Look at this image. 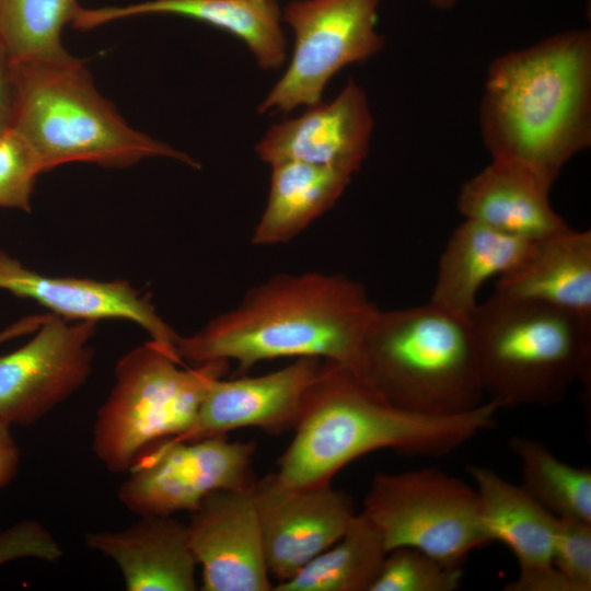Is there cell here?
Returning a JSON list of instances; mask_svg holds the SVG:
<instances>
[{"mask_svg": "<svg viewBox=\"0 0 591 591\" xmlns=\"http://www.w3.org/2000/svg\"><path fill=\"white\" fill-rule=\"evenodd\" d=\"M182 364L175 352L151 339L119 358L92 434V450L109 472H128L151 444L185 434L210 384L224 376L230 362Z\"/></svg>", "mask_w": 591, "mask_h": 591, "instance_id": "52a82bcc", "label": "cell"}, {"mask_svg": "<svg viewBox=\"0 0 591 591\" xmlns=\"http://www.w3.org/2000/svg\"><path fill=\"white\" fill-rule=\"evenodd\" d=\"M462 579L461 566L417 548L397 547L387 552L370 591H455Z\"/></svg>", "mask_w": 591, "mask_h": 591, "instance_id": "4316f807", "label": "cell"}, {"mask_svg": "<svg viewBox=\"0 0 591 591\" xmlns=\"http://www.w3.org/2000/svg\"><path fill=\"white\" fill-rule=\"evenodd\" d=\"M78 0H0V39L11 59L63 60L61 34L72 23Z\"/></svg>", "mask_w": 591, "mask_h": 591, "instance_id": "484cf974", "label": "cell"}, {"mask_svg": "<svg viewBox=\"0 0 591 591\" xmlns=\"http://www.w3.org/2000/svg\"><path fill=\"white\" fill-rule=\"evenodd\" d=\"M387 554L383 540L360 512L344 534L275 591H370Z\"/></svg>", "mask_w": 591, "mask_h": 591, "instance_id": "cb8c5ba5", "label": "cell"}, {"mask_svg": "<svg viewBox=\"0 0 591 591\" xmlns=\"http://www.w3.org/2000/svg\"><path fill=\"white\" fill-rule=\"evenodd\" d=\"M257 1H264V0H257Z\"/></svg>", "mask_w": 591, "mask_h": 591, "instance_id": "d590c367", "label": "cell"}, {"mask_svg": "<svg viewBox=\"0 0 591 591\" xmlns=\"http://www.w3.org/2000/svg\"><path fill=\"white\" fill-rule=\"evenodd\" d=\"M554 567L576 588L591 590V523L558 518L553 543Z\"/></svg>", "mask_w": 591, "mask_h": 591, "instance_id": "f1b7e54d", "label": "cell"}, {"mask_svg": "<svg viewBox=\"0 0 591 591\" xmlns=\"http://www.w3.org/2000/svg\"><path fill=\"white\" fill-rule=\"evenodd\" d=\"M323 364V359L300 357L266 374L219 378L206 392L194 426L174 438L196 440L247 427L273 436L294 429Z\"/></svg>", "mask_w": 591, "mask_h": 591, "instance_id": "5bb4252c", "label": "cell"}, {"mask_svg": "<svg viewBox=\"0 0 591 591\" xmlns=\"http://www.w3.org/2000/svg\"><path fill=\"white\" fill-rule=\"evenodd\" d=\"M521 465L520 486L557 518L591 523V471L559 460L542 442L521 436L509 439Z\"/></svg>", "mask_w": 591, "mask_h": 591, "instance_id": "d4e9b609", "label": "cell"}, {"mask_svg": "<svg viewBox=\"0 0 591 591\" xmlns=\"http://www.w3.org/2000/svg\"><path fill=\"white\" fill-rule=\"evenodd\" d=\"M256 448L254 441H230L227 434L162 439L139 454L118 498L140 517L193 512L215 491L254 488Z\"/></svg>", "mask_w": 591, "mask_h": 591, "instance_id": "30bf717a", "label": "cell"}, {"mask_svg": "<svg viewBox=\"0 0 591 591\" xmlns=\"http://www.w3.org/2000/svg\"><path fill=\"white\" fill-rule=\"evenodd\" d=\"M431 5L439 10H448L455 5L457 0H427Z\"/></svg>", "mask_w": 591, "mask_h": 591, "instance_id": "e575fe53", "label": "cell"}, {"mask_svg": "<svg viewBox=\"0 0 591 591\" xmlns=\"http://www.w3.org/2000/svg\"><path fill=\"white\" fill-rule=\"evenodd\" d=\"M85 544L117 565L128 591L198 589L187 524L173 515H144L120 531L91 532Z\"/></svg>", "mask_w": 591, "mask_h": 591, "instance_id": "e0dca14e", "label": "cell"}, {"mask_svg": "<svg viewBox=\"0 0 591 591\" xmlns=\"http://www.w3.org/2000/svg\"><path fill=\"white\" fill-rule=\"evenodd\" d=\"M491 161L553 186L591 146V32L569 30L495 58L479 105Z\"/></svg>", "mask_w": 591, "mask_h": 591, "instance_id": "7a4b0ae2", "label": "cell"}, {"mask_svg": "<svg viewBox=\"0 0 591 591\" xmlns=\"http://www.w3.org/2000/svg\"><path fill=\"white\" fill-rule=\"evenodd\" d=\"M402 409L455 416L486 402L470 317L430 302L379 310L351 372Z\"/></svg>", "mask_w": 591, "mask_h": 591, "instance_id": "5b68a950", "label": "cell"}, {"mask_svg": "<svg viewBox=\"0 0 591 591\" xmlns=\"http://www.w3.org/2000/svg\"><path fill=\"white\" fill-rule=\"evenodd\" d=\"M150 14L184 16L228 32L246 44L263 69H278L286 59L282 15L276 0H147L127 5L80 7L71 26L89 31Z\"/></svg>", "mask_w": 591, "mask_h": 591, "instance_id": "ac0fdd59", "label": "cell"}, {"mask_svg": "<svg viewBox=\"0 0 591 591\" xmlns=\"http://www.w3.org/2000/svg\"><path fill=\"white\" fill-rule=\"evenodd\" d=\"M534 244L465 219L454 229L441 254L429 302L470 317L478 304L482 286L518 268Z\"/></svg>", "mask_w": 591, "mask_h": 591, "instance_id": "44dd1931", "label": "cell"}, {"mask_svg": "<svg viewBox=\"0 0 591 591\" xmlns=\"http://www.w3.org/2000/svg\"><path fill=\"white\" fill-rule=\"evenodd\" d=\"M498 410L486 401L455 416L415 414L389 403L345 367L324 360L276 473L286 484L303 487L331 483L350 462L378 450L443 456L491 429Z\"/></svg>", "mask_w": 591, "mask_h": 591, "instance_id": "3957f363", "label": "cell"}, {"mask_svg": "<svg viewBox=\"0 0 591 591\" xmlns=\"http://www.w3.org/2000/svg\"><path fill=\"white\" fill-rule=\"evenodd\" d=\"M62 549L51 533L35 520H23L0 531V566L22 558L57 561Z\"/></svg>", "mask_w": 591, "mask_h": 591, "instance_id": "f546056e", "label": "cell"}, {"mask_svg": "<svg viewBox=\"0 0 591 591\" xmlns=\"http://www.w3.org/2000/svg\"><path fill=\"white\" fill-rule=\"evenodd\" d=\"M42 173L34 150L14 128L0 134V208L30 212Z\"/></svg>", "mask_w": 591, "mask_h": 591, "instance_id": "83f0119b", "label": "cell"}, {"mask_svg": "<svg viewBox=\"0 0 591 591\" xmlns=\"http://www.w3.org/2000/svg\"><path fill=\"white\" fill-rule=\"evenodd\" d=\"M96 322L47 313L30 340L0 355V418L30 426L68 399L88 380Z\"/></svg>", "mask_w": 591, "mask_h": 591, "instance_id": "8fae6325", "label": "cell"}, {"mask_svg": "<svg viewBox=\"0 0 591 591\" xmlns=\"http://www.w3.org/2000/svg\"><path fill=\"white\" fill-rule=\"evenodd\" d=\"M506 591H576V588L553 566L519 570L515 579L508 582Z\"/></svg>", "mask_w": 591, "mask_h": 591, "instance_id": "4dcf8cb0", "label": "cell"}, {"mask_svg": "<svg viewBox=\"0 0 591 591\" xmlns=\"http://www.w3.org/2000/svg\"><path fill=\"white\" fill-rule=\"evenodd\" d=\"M484 393L500 408L551 407L590 393L591 326L556 306L494 293L470 316Z\"/></svg>", "mask_w": 591, "mask_h": 591, "instance_id": "8992f818", "label": "cell"}, {"mask_svg": "<svg viewBox=\"0 0 591 591\" xmlns=\"http://www.w3.org/2000/svg\"><path fill=\"white\" fill-rule=\"evenodd\" d=\"M13 109L12 59L0 39V134L12 126Z\"/></svg>", "mask_w": 591, "mask_h": 591, "instance_id": "1f68e13d", "label": "cell"}, {"mask_svg": "<svg viewBox=\"0 0 591 591\" xmlns=\"http://www.w3.org/2000/svg\"><path fill=\"white\" fill-rule=\"evenodd\" d=\"M373 125L366 91L349 79L332 102L271 125L255 151L269 165L297 161L355 174L368 155Z\"/></svg>", "mask_w": 591, "mask_h": 591, "instance_id": "9a60e30c", "label": "cell"}, {"mask_svg": "<svg viewBox=\"0 0 591 591\" xmlns=\"http://www.w3.org/2000/svg\"><path fill=\"white\" fill-rule=\"evenodd\" d=\"M20 460V449L11 432V425L0 418V488L15 478Z\"/></svg>", "mask_w": 591, "mask_h": 591, "instance_id": "d6a6232c", "label": "cell"}, {"mask_svg": "<svg viewBox=\"0 0 591 591\" xmlns=\"http://www.w3.org/2000/svg\"><path fill=\"white\" fill-rule=\"evenodd\" d=\"M14 128L42 172L72 162L124 169L167 158L199 169L188 154L137 130L95 86L83 62L12 60Z\"/></svg>", "mask_w": 591, "mask_h": 591, "instance_id": "277c9868", "label": "cell"}, {"mask_svg": "<svg viewBox=\"0 0 591 591\" xmlns=\"http://www.w3.org/2000/svg\"><path fill=\"white\" fill-rule=\"evenodd\" d=\"M495 292L556 306L591 326V232L536 241L518 268L497 279Z\"/></svg>", "mask_w": 591, "mask_h": 591, "instance_id": "ffe728a7", "label": "cell"}, {"mask_svg": "<svg viewBox=\"0 0 591 591\" xmlns=\"http://www.w3.org/2000/svg\"><path fill=\"white\" fill-rule=\"evenodd\" d=\"M381 0H297L283 10L294 34L285 74L257 107L259 114L289 113L321 102L328 81L343 68L383 49L376 32Z\"/></svg>", "mask_w": 591, "mask_h": 591, "instance_id": "9c48e42d", "label": "cell"}, {"mask_svg": "<svg viewBox=\"0 0 591 591\" xmlns=\"http://www.w3.org/2000/svg\"><path fill=\"white\" fill-rule=\"evenodd\" d=\"M271 166L267 202L252 233L258 246L285 244L329 210L354 174L297 161Z\"/></svg>", "mask_w": 591, "mask_h": 591, "instance_id": "603a6c76", "label": "cell"}, {"mask_svg": "<svg viewBox=\"0 0 591 591\" xmlns=\"http://www.w3.org/2000/svg\"><path fill=\"white\" fill-rule=\"evenodd\" d=\"M366 288L343 274H279L250 288L231 310L178 337L184 362H236L244 374L256 363L316 357L354 372L367 331L379 312Z\"/></svg>", "mask_w": 591, "mask_h": 591, "instance_id": "6da1fadb", "label": "cell"}, {"mask_svg": "<svg viewBox=\"0 0 591 591\" xmlns=\"http://www.w3.org/2000/svg\"><path fill=\"white\" fill-rule=\"evenodd\" d=\"M361 512L387 552L413 547L461 566L474 549L490 543L475 488L434 467L375 473Z\"/></svg>", "mask_w": 591, "mask_h": 591, "instance_id": "ba28073f", "label": "cell"}, {"mask_svg": "<svg viewBox=\"0 0 591 591\" xmlns=\"http://www.w3.org/2000/svg\"><path fill=\"white\" fill-rule=\"evenodd\" d=\"M551 188L518 165L490 161L462 185L456 207L467 220L536 242L572 229L553 209Z\"/></svg>", "mask_w": 591, "mask_h": 591, "instance_id": "d6986e66", "label": "cell"}, {"mask_svg": "<svg viewBox=\"0 0 591 591\" xmlns=\"http://www.w3.org/2000/svg\"><path fill=\"white\" fill-rule=\"evenodd\" d=\"M47 314H32L7 325L0 329V346L15 338L32 335L46 318Z\"/></svg>", "mask_w": 591, "mask_h": 591, "instance_id": "836d02e7", "label": "cell"}, {"mask_svg": "<svg viewBox=\"0 0 591 591\" xmlns=\"http://www.w3.org/2000/svg\"><path fill=\"white\" fill-rule=\"evenodd\" d=\"M253 494L266 566L278 583L333 545L356 514L351 497L331 483L297 487L270 473Z\"/></svg>", "mask_w": 591, "mask_h": 591, "instance_id": "7c38bea8", "label": "cell"}, {"mask_svg": "<svg viewBox=\"0 0 591 591\" xmlns=\"http://www.w3.org/2000/svg\"><path fill=\"white\" fill-rule=\"evenodd\" d=\"M0 290L32 300L68 321H130L146 331L151 340L176 354L179 335L150 299L127 280L47 276L0 251Z\"/></svg>", "mask_w": 591, "mask_h": 591, "instance_id": "2e32d148", "label": "cell"}, {"mask_svg": "<svg viewBox=\"0 0 591 591\" xmlns=\"http://www.w3.org/2000/svg\"><path fill=\"white\" fill-rule=\"evenodd\" d=\"M467 471L475 483L479 520L489 542L509 547L520 570L553 566L558 518L494 470L471 464Z\"/></svg>", "mask_w": 591, "mask_h": 591, "instance_id": "7402d4cb", "label": "cell"}, {"mask_svg": "<svg viewBox=\"0 0 591 591\" xmlns=\"http://www.w3.org/2000/svg\"><path fill=\"white\" fill-rule=\"evenodd\" d=\"M187 523L202 591H271L252 490L209 495Z\"/></svg>", "mask_w": 591, "mask_h": 591, "instance_id": "4fadbf2b", "label": "cell"}]
</instances>
